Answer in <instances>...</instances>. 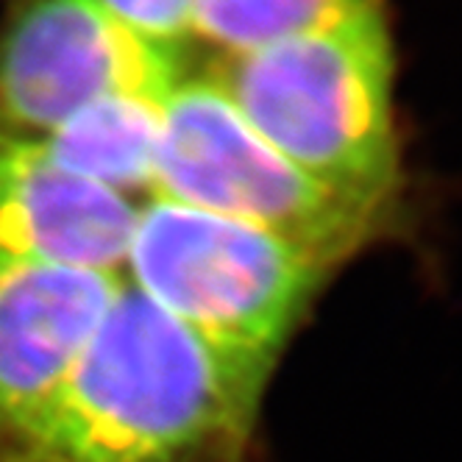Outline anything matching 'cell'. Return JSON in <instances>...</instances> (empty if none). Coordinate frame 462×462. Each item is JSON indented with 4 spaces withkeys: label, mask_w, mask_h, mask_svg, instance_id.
Returning <instances> with one entry per match:
<instances>
[{
    "label": "cell",
    "mask_w": 462,
    "mask_h": 462,
    "mask_svg": "<svg viewBox=\"0 0 462 462\" xmlns=\"http://www.w3.org/2000/svg\"><path fill=\"white\" fill-rule=\"evenodd\" d=\"M162 106L159 95L112 92L37 137L64 171L140 204L153 195Z\"/></svg>",
    "instance_id": "cell-8"
},
{
    "label": "cell",
    "mask_w": 462,
    "mask_h": 462,
    "mask_svg": "<svg viewBox=\"0 0 462 462\" xmlns=\"http://www.w3.org/2000/svg\"><path fill=\"white\" fill-rule=\"evenodd\" d=\"M137 204L92 184L0 120V259L123 276Z\"/></svg>",
    "instance_id": "cell-7"
},
{
    "label": "cell",
    "mask_w": 462,
    "mask_h": 462,
    "mask_svg": "<svg viewBox=\"0 0 462 462\" xmlns=\"http://www.w3.org/2000/svg\"><path fill=\"white\" fill-rule=\"evenodd\" d=\"M335 276L271 231L162 195L137 204L123 268L128 287L262 390Z\"/></svg>",
    "instance_id": "cell-3"
},
{
    "label": "cell",
    "mask_w": 462,
    "mask_h": 462,
    "mask_svg": "<svg viewBox=\"0 0 462 462\" xmlns=\"http://www.w3.org/2000/svg\"><path fill=\"white\" fill-rule=\"evenodd\" d=\"M207 73L295 168L410 223L402 48L390 0H362L299 34L217 53Z\"/></svg>",
    "instance_id": "cell-2"
},
{
    "label": "cell",
    "mask_w": 462,
    "mask_h": 462,
    "mask_svg": "<svg viewBox=\"0 0 462 462\" xmlns=\"http://www.w3.org/2000/svg\"><path fill=\"white\" fill-rule=\"evenodd\" d=\"M112 20H117L137 40L184 56L189 40H195L198 0H95Z\"/></svg>",
    "instance_id": "cell-10"
},
{
    "label": "cell",
    "mask_w": 462,
    "mask_h": 462,
    "mask_svg": "<svg viewBox=\"0 0 462 462\" xmlns=\"http://www.w3.org/2000/svg\"><path fill=\"white\" fill-rule=\"evenodd\" d=\"M184 73L95 0H6L0 17V120L28 134L112 92L168 97Z\"/></svg>",
    "instance_id": "cell-5"
},
{
    "label": "cell",
    "mask_w": 462,
    "mask_h": 462,
    "mask_svg": "<svg viewBox=\"0 0 462 462\" xmlns=\"http://www.w3.org/2000/svg\"><path fill=\"white\" fill-rule=\"evenodd\" d=\"M153 195L271 231L337 273L410 226L295 168L207 70L184 73L164 97Z\"/></svg>",
    "instance_id": "cell-4"
},
{
    "label": "cell",
    "mask_w": 462,
    "mask_h": 462,
    "mask_svg": "<svg viewBox=\"0 0 462 462\" xmlns=\"http://www.w3.org/2000/svg\"><path fill=\"white\" fill-rule=\"evenodd\" d=\"M123 276L0 259V454L76 371Z\"/></svg>",
    "instance_id": "cell-6"
},
{
    "label": "cell",
    "mask_w": 462,
    "mask_h": 462,
    "mask_svg": "<svg viewBox=\"0 0 462 462\" xmlns=\"http://www.w3.org/2000/svg\"><path fill=\"white\" fill-rule=\"evenodd\" d=\"M362 0H198L195 37L217 53H240L315 28Z\"/></svg>",
    "instance_id": "cell-9"
},
{
    "label": "cell",
    "mask_w": 462,
    "mask_h": 462,
    "mask_svg": "<svg viewBox=\"0 0 462 462\" xmlns=\"http://www.w3.org/2000/svg\"><path fill=\"white\" fill-rule=\"evenodd\" d=\"M265 393L123 282L70 379L0 462H248Z\"/></svg>",
    "instance_id": "cell-1"
}]
</instances>
